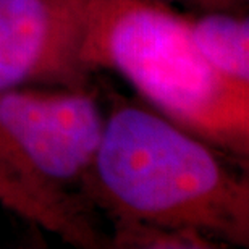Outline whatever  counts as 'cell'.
<instances>
[{
	"mask_svg": "<svg viewBox=\"0 0 249 249\" xmlns=\"http://www.w3.org/2000/svg\"><path fill=\"white\" fill-rule=\"evenodd\" d=\"M230 157L152 108L106 117L81 194L112 222L191 228L225 248L249 246V180Z\"/></svg>",
	"mask_w": 249,
	"mask_h": 249,
	"instance_id": "cell-1",
	"label": "cell"
},
{
	"mask_svg": "<svg viewBox=\"0 0 249 249\" xmlns=\"http://www.w3.org/2000/svg\"><path fill=\"white\" fill-rule=\"evenodd\" d=\"M83 62L92 74L113 71L154 112L225 156H249V83L206 62L188 15L162 0H91Z\"/></svg>",
	"mask_w": 249,
	"mask_h": 249,
	"instance_id": "cell-2",
	"label": "cell"
},
{
	"mask_svg": "<svg viewBox=\"0 0 249 249\" xmlns=\"http://www.w3.org/2000/svg\"><path fill=\"white\" fill-rule=\"evenodd\" d=\"M106 115L91 89L19 88L0 91V152L44 189L79 197L70 188L88 178Z\"/></svg>",
	"mask_w": 249,
	"mask_h": 249,
	"instance_id": "cell-3",
	"label": "cell"
},
{
	"mask_svg": "<svg viewBox=\"0 0 249 249\" xmlns=\"http://www.w3.org/2000/svg\"><path fill=\"white\" fill-rule=\"evenodd\" d=\"M91 0H0V91L89 89L83 62Z\"/></svg>",
	"mask_w": 249,
	"mask_h": 249,
	"instance_id": "cell-4",
	"label": "cell"
},
{
	"mask_svg": "<svg viewBox=\"0 0 249 249\" xmlns=\"http://www.w3.org/2000/svg\"><path fill=\"white\" fill-rule=\"evenodd\" d=\"M0 206L68 245L84 249L108 246V238L92 225L81 197L60 196L47 191L23 175L2 152Z\"/></svg>",
	"mask_w": 249,
	"mask_h": 249,
	"instance_id": "cell-5",
	"label": "cell"
},
{
	"mask_svg": "<svg viewBox=\"0 0 249 249\" xmlns=\"http://www.w3.org/2000/svg\"><path fill=\"white\" fill-rule=\"evenodd\" d=\"M189 34L213 70L235 81L249 83V19L243 12L188 15Z\"/></svg>",
	"mask_w": 249,
	"mask_h": 249,
	"instance_id": "cell-6",
	"label": "cell"
},
{
	"mask_svg": "<svg viewBox=\"0 0 249 249\" xmlns=\"http://www.w3.org/2000/svg\"><path fill=\"white\" fill-rule=\"evenodd\" d=\"M108 248L115 249H222L215 238L191 228H173L141 222H113Z\"/></svg>",
	"mask_w": 249,
	"mask_h": 249,
	"instance_id": "cell-7",
	"label": "cell"
},
{
	"mask_svg": "<svg viewBox=\"0 0 249 249\" xmlns=\"http://www.w3.org/2000/svg\"><path fill=\"white\" fill-rule=\"evenodd\" d=\"M168 5H181L196 13L204 12H241L248 0H162Z\"/></svg>",
	"mask_w": 249,
	"mask_h": 249,
	"instance_id": "cell-8",
	"label": "cell"
}]
</instances>
